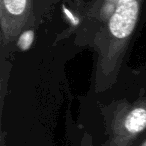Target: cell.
<instances>
[{"instance_id": "52a82bcc", "label": "cell", "mask_w": 146, "mask_h": 146, "mask_svg": "<svg viewBox=\"0 0 146 146\" xmlns=\"http://www.w3.org/2000/svg\"><path fill=\"white\" fill-rule=\"evenodd\" d=\"M140 146H146V139H145V140H144V141H143V142H142V143H141V144H140Z\"/></svg>"}, {"instance_id": "8992f818", "label": "cell", "mask_w": 146, "mask_h": 146, "mask_svg": "<svg viewBox=\"0 0 146 146\" xmlns=\"http://www.w3.org/2000/svg\"><path fill=\"white\" fill-rule=\"evenodd\" d=\"M0 146H7L6 145V141H5V133L3 132L2 135H1V144Z\"/></svg>"}, {"instance_id": "5b68a950", "label": "cell", "mask_w": 146, "mask_h": 146, "mask_svg": "<svg viewBox=\"0 0 146 146\" xmlns=\"http://www.w3.org/2000/svg\"><path fill=\"white\" fill-rule=\"evenodd\" d=\"M80 146H93V142H92V138L91 136L88 133H84L83 137L81 140V144Z\"/></svg>"}, {"instance_id": "3957f363", "label": "cell", "mask_w": 146, "mask_h": 146, "mask_svg": "<svg viewBox=\"0 0 146 146\" xmlns=\"http://www.w3.org/2000/svg\"><path fill=\"white\" fill-rule=\"evenodd\" d=\"M138 12V0H119L109 21V30L112 36L116 39L128 38L136 26Z\"/></svg>"}, {"instance_id": "7a4b0ae2", "label": "cell", "mask_w": 146, "mask_h": 146, "mask_svg": "<svg viewBox=\"0 0 146 146\" xmlns=\"http://www.w3.org/2000/svg\"><path fill=\"white\" fill-rule=\"evenodd\" d=\"M33 0H0L2 41L9 43L32 14Z\"/></svg>"}, {"instance_id": "277c9868", "label": "cell", "mask_w": 146, "mask_h": 146, "mask_svg": "<svg viewBox=\"0 0 146 146\" xmlns=\"http://www.w3.org/2000/svg\"><path fill=\"white\" fill-rule=\"evenodd\" d=\"M34 41V31L32 29L23 31L17 41V47L21 51H26L31 47Z\"/></svg>"}, {"instance_id": "6da1fadb", "label": "cell", "mask_w": 146, "mask_h": 146, "mask_svg": "<svg viewBox=\"0 0 146 146\" xmlns=\"http://www.w3.org/2000/svg\"><path fill=\"white\" fill-rule=\"evenodd\" d=\"M145 129L146 103L117 108L108 122V139L103 146H132Z\"/></svg>"}]
</instances>
